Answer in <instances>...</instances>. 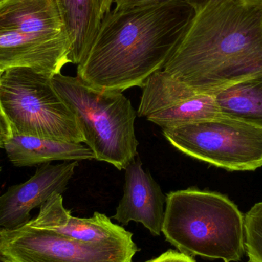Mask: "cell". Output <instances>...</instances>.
Here are the masks:
<instances>
[{
  "label": "cell",
  "mask_w": 262,
  "mask_h": 262,
  "mask_svg": "<svg viewBox=\"0 0 262 262\" xmlns=\"http://www.w3.org/2000/svg\"><path fill=\"white\" fill-rule=\"evenodd\" d=\"M0 111L15 134L84 143L75 115L55 90L52 78L29 68L4 72Z\"/></svg>",
  "instance_id": "5"
},
{
  "label": "cell",
  "mask_w": 262,
  "mask_h": 262,
  "mask_svg": "<svg viewBox=\"0 0 262 262\" xmlns=\"http://www.w3.org/2000/svg\"><path fill=\"white\" fill-rule=\"evenodd\" d=\"M78 166V161L41 164L27 181L9 187L0 195V229H18L27 224L32 209L66 191Z\"/></svg>",
  "instance_id": "9"
},
{
  "label": "cell",
  "mask_w": 262,
  "mask_h": 262,
  "mask_svg": "<svg viewBox=\"0 0 262 262\" xmlns=\"http://www.w3.org/2000/svg\"><path fill=\"white\" fill-rule=\"evenodd\" d=\"M183 0H160L104 15L90 50L78 66L86 85L123 92L143 87L163 69L195 15Z\"/></svg>",
  "instance_id": "1"
},
{
  "label": "cell",
  "mask_w": 262,
  "mask_h": 262,
  "mask_svg": "<svg viewBox=\"0 0 262 262\" xmlns=\"http://www.w3.org/2000/svg\"><path fill=\"white\" fill-rule=\"evenodd\" d=\"M137 115L164 129L223 116L215 96L176 79L163 69L146 79Z\"/></svg>",
  "instance_id": "8"
},
{
  "label": "cell",
  "mask_w": 262,
  "mask_h": 262,
  "mask_svg": "<svg viewBox=\"0 0 262 262\" xmlns=\"http://www.w3.org/2000/svg\"><path fill=\"white\" fill-rule=\"evenodd\" d=\"M163 70L210 95L262 77V9L235 0L208 2L195 10Z\"/></svg>",
  "instance_id": "2"
},
{
  "label": "cell",
  "mask_w": 262,
  "mask_h": 262,
  "mask_svg": "<svg viewBox=\"0 0 262 262\" xmlns=\"http://www.w3.org/2000/svg\"><path fill=\"white\" fill-rule=\"evenodd\" d=\"M162 233L190 257L238 262L246 252L244 215L220 192L196 188L169 192Z\"/></svg>",
  "instance_id": "3"
},
{
  "label": "cell",
  "mask_w": 262,
  "mask_h": 262,
  "mask_svg": "<svg viewBox=\"0 0 262 262\" xmlns=\"http://www.w3.org/2000/svg\"><path fill=\"white\" fill-rule=\"evenodd\" d=\"M243 6L252 9H262V0H235Z\"/></svg>",
  "instance_id": "21"
},
{
  "label": "cell",
  "mask_w": 262,
  "mask_h": 262,
  "mask_svg": "<svg viewBox=\"0 0 262 262\" xmlns=\"http://www.w3.org/2000/svg\"><path fill=\"white\" fill-rule=\"evenodd\" d=\"M28 226L41 230L51 231L60 235L84 242L121 240L133 238V234L112 223L110 218L95 212L91 218L72 216L63 204L61 194L52 195L40 206L39 212L31 219Z\"/></svg>",
  "instance_id": "12"
},
{
  "label": "cell",
  "mask_w": 262,
  "mask_h": 262,
  "mask_svg": "<svg viewBox=\"0 0 262 262\" xmlns=\"http://www.w3.org/2000/svg\"><path fill=\"white\" fill-rule=\"evenodd\" d=\"M3 73H4V72H3V71H2L1 69H0V81H1V78L2 76H3ZM0 112H1V111H0Z\"/></svg>",
  "instance_id": "23"
},
{
  "label": "cell",
  "mask_w": 262,
  "mask_h": 262,
  "mask_svg": "<svg viewBox=\"0 0 262 262\" xmlns=\"http://www.w3.org/2000/svg\"><path fill=\"white\" fill-rule=\"evenodd\" d=\"M0 148H2L1 145H0ZM0 172H1V168H0Z\"/></svg>",
  "instance_id": "25"
},
{
  "label": "cell",
  "mask_w": 262,
  "mask_h": 262,
  "mask_svg": "<svg viewBox=\"0 0 262 262\" xmlns=\"http://www.w3.org/2000/svg\"><path fill=\"white\" fill-rule=\"evenodd\" d=\"M156 1H160V0H115L114 4H115V9L120 10V9H127V8L140 6V5L146 4V3ZM183 1L192 6L195 10H196L210 0H183Z\"/></svg>",
  "instance_id": "18"
},
{
  "label": "cell",
  "mask_w": 262,
  "mask_h": 262,
  "mask_svg": "<svg viewBox=\"0 0 262 262\" xmlns=\"http://www.w3.org/2000/svg\"><path fill=\"white\" fill-rule=\"evenodd\" d=\"M245 247L249 261L262 262V202L244 215Z\"/></svg>",
  "instance_id": "17"
},
{
  "label": "cell",
  "mask_w": 262,
  "mask_h": 262,
  "mask_svg": "<svg viewBox=\"0 0 262 262\" xmlns=\"http://www.w3.org/2000/svg\"><path fill=\"white\" fill-rule=\"evenodd\" d=\"M0 30L69 41L53 0H1Z\"/></svg>",
  "instance_id": "13"
},
{
  "label": "cell",
  "mask_w": 262,
  "mask_h": 262,
  "mask_svg": "<svg viewBox=\"0 0 262 262\" xmlns=\"http://www.w3.org/2000/svg\"><path fill=\"white\" fill-rule=\"evenodd\" d=\"M67 40H52L15 31L0 30V69L29 68L48 78L69 64Z\"/></svg>",
  "instance_id": "11"
},
{
  "label": "cell",
  "mask_w": 262,
  "mask_h": 262,
  "mask_svg": "<svg viewBox=\"0 0 262 262\" xmlns=\"http://www.w3.org/2000/svg\"><path fill=\"white\" fill-rule=\"evenodd\" d=\"M3 148L13 166H39L61 161L95 160V154L82 143H69L44 137L21 135L11 133Z\"/></svg>",
  "instance_id": "14"
},
{
  "label": "cell",
  "mask_w": 262,
  "mask_h": 262,
  "mask_svg": "<svg viewBox=\"0 0 262 262\" xmlns=\"http://www.w3.org/2000/svg\"><path fill=\"white\" fill-rule=\"evenodd\" d=\"M11 131L10 126L9 123L6 121L3 114L0 112V137L6 140V139L10 135Z\"/></svg>",
  "instance_id": "20"
},
{
  "label": "cell",
  "mask_w": 262,
  "mask_h": 262,
  "mask_svg": "<svg viewBox=\"0 0 262 262\" xmlns=\"http://www.w3.org/2000/svg\"><path fill=\"white\" fill-rule=\"evenodd\" d=\"M0 262H5L4 260H3V257H2L1 255H0Z\"/></svg>",
  "instance_id": "24"
},
{
  "label": "cell",
  "mask_w": 262,
  "mask_h": 262,
  "mask_svg": "<svg viewBox=\"0 0 262 262\" xmlns=\"http://www.w3.org/2000/svg\"><path fill=\"white\" fill-rule=\"evenodd\" d=\"M70 44V62L79 64L90 50L104 15L98 0H53Z\"/></svg>",
  "instance_id": "15"
},
{
  "label": "cell",
  "mask_w": 262,
  "mask_h": 262,
  "mask_svg": "<svg viewBox=\"0 0 262 262\" xmlns=\"http://www.w3.org/2000/svg\"><path fill=\"white\" fill-rule=\"evenodd\" d=\"M139 250L133 238L84 242L28 225L0 229L5 262H132Z\"/></svg>",
  "instance_id": "7"
},
{
  "label": "cell",
  "mask_w": 262,
  "mask_h": 262,
  "mask_svg": "<svg viewBox=\"0 0 262 262\" xmlns=\"http://www.w3.org/2000/svg\"><path fill=\"white\" fill-rule=\"evenodd\" d=\"M98 1L101 7V13L104 16L106 13L112 10V6L115 3V0H98Z\"/></svg>",
  "instance_id": "22"
},
{
  "label": "cell",
  "mask_w": 262,
  "mask_h": 262,
  "mask_svg": "<svg viewBox=\"0 0 262 262\" xmlns=\"http://www.w3.org/2000/svg\"><path fill=\"white\" fill-rule=\"evenodd\" d=\"M145 262H196L186 254L177 251L168 250L157 258Z\"/></svg>",
  "instance_id": "19"
},
{
  "label": "cell",
  "mask_w": 262,
  "mask_h": 262,
  "mask_svg": "<svg viewBox=\"0 0 262 262\" xmlns=\"http://www.w3.org/2000/svg\"><path fill=\"white\" fill-rule=\"evenodd\" d=\"M0 1H1V0H0Z\"/></svg>",
  "instance_id": "26"
},
{
  "label": "cell",
  "mask_w": 262,
  "mask_h": 262,
  "mask_svg": "<svg viewBox=\"0 0 262 262\" xmlns=\"http://www.w3.org/2000/svg\"><path fill=\"white\" fill-rule=\"evenodd\" d=\"M167 141L180 152L229 171L262 166V128L223 116L164 129Z\"/></svg>",
  "instance_id": "6"
},
{
  "label": "cell",
  "mask_w": 262,
  "mask_h": 262,
  "mask_svg": "<svg viewBox=\"0 0 262 262\" xmlns=\"http://www.w3.org/2000/svg\"><path fill=\"white\" fill-rule=\"evenodd\" d=\"M52 83L75 115L95 160L118 170L135 160L139 145L134 129L137 113L122 92L94 89L77 76L61 73L55 75Z\"/></svg>",
  "instance_id": "4"
},
{
  "label": "cell",
  "mask_w": 262,
  "mask_h": 262,
  "mask_svg": "<svg viewBox=\"0 0 262 262\" xmlns=\"http://www.w3.org/2000/svg\"><path fill=\"white\" fill-rule=\"evenodd\" d=\"M124 195L112 219L127 226L141 223L154 236L160 235L164 219L166 195L140 159L126 167Z\"/></svg>",
  "instance_id": "10"
},
{
  "label": "cell",
  "mask_w": 262,
  "mask_h": 262,
  "mask_svg": "<svg viewBox=\"0 0 262 262\" xmlns=\"http://www.w3.org/2000/svg\"><path fill=\"white\" fill-rule=\"evenodd\" d=\"M213 95L223 115L262 128V77L231 84Z\"/></svg>",
  "instance_id": "16"
}]
</instances>
